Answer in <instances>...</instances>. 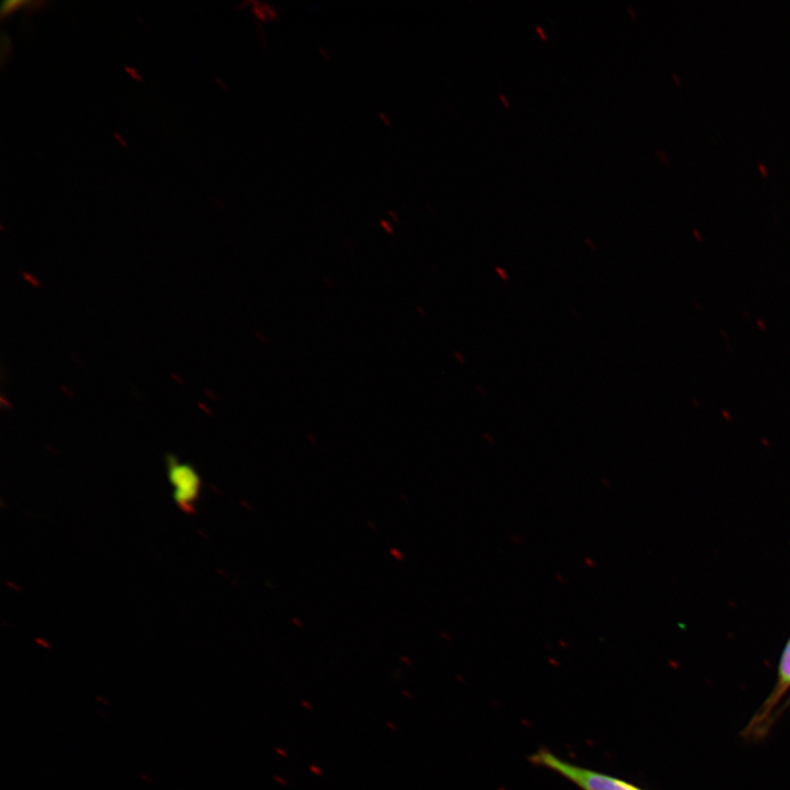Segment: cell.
<instances>
[{"mask_svg": "<svg viewBox=\"0 0 790 790\" xmlns=\"http://www.w3.org/2000/svg\"><path fill=\"white\" fill-rule=\"evenodd\" d=\"M529 761L556 772L582 790H644L618 777L574 765L546 748L538 749Z\"/></svg>", "mask_w": 790, "mask_h": 790, "instance_id": "1", "label": "cell"}, {"mask_svg": "<svg viewBox=\"0 0 790 790\" xmlns=\"http://www.w3.org/2000/svg\"><path fill=\"white\" fill-rule=\"evenodd\" d=\"M790 688V637L782 651V654L780 656L779 665H778V673H777V680L776 685L768 696V698L763 703L761 708L755 715V718L751 721L747 731L752 733H759L764 734V731L766 729V723H768V726L770 725V714L771 711L774 712L776 706L779 703L781 697L788 691Z\"/></svg>", "mask_w": 790, "mask_h": 790, "instance_id": "2", "label": "cell"}, {"mask_svg": "<svg viewBox=\"0 0 790 790\" xmlns=\"http://www.w3.org/2000/svg\"><path fill=\"white\" fill-rule=\"evenodd\" d=\"M168 475L176 503L183 510H191L200 490L199 475L190 464L180 463L174 458H168Z\"/></svg>", "mask_w": 790, "mask_h": 790, "instance_id": "3", "label": "cell"}, {"mask_svg": "<svg viewBox=\"0 0 790 790\" xmlns=\"http://www.w3.org/2000/svg\"><path fill=\"white\" fill-rule=\"evenodd\" d=\"M23 4L26 3L24 1H4L1 8V16L4 18L7 14H11Z\"/></svg>", "mask_w": 790, "mask_h": 790, "instance_id": "4", "label": "cell"}, {"mask_svg": "<svg viewBox=\"0 0 790 790\" xmlns=\"http://www.w3.org/2000/svg\"><path fill=\"white\" fill-rule=\"evenodd\" d=\"M758 168L763 172L764 176H767V168L764 163H758Z\"/></svg>", "mask_w": 790, "mask_h": 790, "instance_id": "5", "label": "cell"}, {"mask_svg": "<svg viewBox=\"0 0 790 790\" xmlns=\"http://www.w3.org/2000/svg\"><path fill=\"white\" fill-rule=\"evenodd\" d=\"M789 704H790V697L788 698L787 702L785 703V706H783V708H782L781 710H783L785 708L789 707Z\"/></svg>", "mask_w": 790, "mask_h": 790, "instance_id": "6", "label": "cell"}]
</instances>
